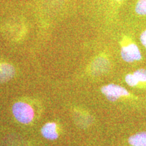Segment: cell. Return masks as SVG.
Masks as SVG:
<instances>
[{"label": "cell", "instance_id": "obj_10", "mask_svg": "<svg viewBox=\"0 0 146 146\" xmlns=\"http://www.w3.org/2000/svg\"><path fill=\"white\" fill-rule=\"evenodd\" d=\"M125 81H126V82H127V83L128 84V85H129V86H131V87L135 86V85H136L138 83V81L136 80L135 76L133 75V74H127V75L126 76Z\"/></svg>", "mask_w": 146, "mask_h": 146}, {"label": "cell", "instance_id": "obj_3", "mask_svg": "<svg viewBox=\"0 0 146 146\" xmlns=\"http://www.w3.org/2000/svg\"><path fill=\"white\" fill-rule=\"evenodd\" d=\"M122 58L127 62H132L141 59V54L138 47L135 43H129L121 49Z\"/></svg>", "mask_w": 146, "mask_h": 146}, {"label": "cell", "instance_id": "obj_7", "mask_svg": "<svg viewBox=\"0 0 146 146\" xmlns=\"http://www.w3.org/2000/svg\"><path fill=\"white\" fill-rule=\"evenodd\" d=\"M109 63L106 59L104 58H98L93 64V68L96 72L107 70Z\"/></svg>", "mask_w": 146, "mask_h": 146}, {"label": "cell", "instance_id": "obj_6", "mask_svg": "<svg viewBox=\"0 0 146 146\" xmlns=\"http://www.w3.org/2000/svg\"><path fill=\"white\" fill-rule=\"evenodd\" d=\"M128 141L133 146H146V132L137 133L130 137Z\"/></svg>", "mask_w": 146, "mask_h": 146}, {"label": "cell", "instance_id": "obj_11", "mask_svg": "<svg viewBox=\"0 0 146 146\" xmlns=\"http://www.w3.org/2000/svg\"><path fill=\"white\" fill-rule=\"evenodd\" d=\"M140 41H141L143 46L146 48V30L144 31L140 36Z\"/></svg>", "mask_w": 146, "mask_h": 146}, {"label": "cell", "instance_id": "obj_5", "mask_svg": "<svg viewBox=\"0 0 146 146\" xmlns=\"http://www.w3.org/2000/svg\"><path fill=\"white\" fill-rule=\"evenodd\" d=\"M41 134L47 139H56L58 137V134L56 131V123H48L45 124L41 129Z\"/></svg>", "mask_w": 146, "mask_h": 146}, {"label": "cell", "instance_id": "obj_9", "mask_svg": "<svg viewBox=\"0 0 146 146\" xmlns=\"http://www.w3.org/2000/svg\"><path fill=\"white\" fill-rule=\"evenodd\" d=\"M133 75L138 82H146V70L145 69H139L136 70L133 73Z\"/></svg>", "mask_w": 146, "mask_h": 146}, {"label": "cell", "instance_id": "obj_1", "mask_svg": "<svg viewBox=\"0 0 146 146\" xmlns=\"http://www.w3.org/2000/svg\"><path fill=\"white\" fill-rule=\"evenodd\" d=\"M12 112L16 119L23 124L30 123L34 117V112L31 106L22 102L14 104Z\"/></svg>", "mask_w": 146, "mask_h": 146}, {"label": "cell", "instance_id": "obj_4", "mask_svg": "<svg viewBox=\"0 0 146 146\" xmlns=\"http://www.w3.org/2000/svg\"><path fill=\"white\" fill-rule=\"evenodd\" d=\"M15 74V68L9 64H0V83H6Z\"/></svg>", "mask_w": 146, "mask_h": 146}, {"label": "cell", "instance_id": "obj_8", "mask_svg": "<svg viewBox=\"0 0 146 146\" xmlns=\"http://www.w3.org/2000/svg\"><path fill=\"white\" fill-rule=\"evenodd\" d=\"M135 12L138 15L146 16V0H138L135 5Z\"/></svg>", "mask_w": 146, "mask_h": 146}, {"label": "cell", "instance_id": "obj_2", "mask_svg": "<svg viewBox=\"0 0 146 146\" xmlns=\"http://www.w3.org/2000/svg\"><path fill=\"white\" fill-rule=\"evenodd\" d=\"M101 91L107 99L111 102L116 101L120 97L129 95V92L125 88L115 84H110L104 86Z\"/></svg>", "mask_w": 146, "mask_h": 146}]
</instances>
